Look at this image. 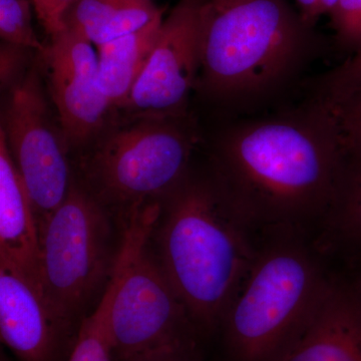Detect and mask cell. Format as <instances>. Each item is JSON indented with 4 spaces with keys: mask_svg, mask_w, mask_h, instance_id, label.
<instances>
[{
    "mask_svg": "<svg viewBox=\"0 0 361 361\" xmlns=\"http://www.w3.org/2000/svg\"><path fill=\"white\" fill-rule=\"evenodd\" d=\"M299 103L231 118L208 164L258 234L314 236L329 212L345 158L329 104L304 94Z\"/></svg>",
    "mask_w": 361,
    "mask_h": 361,
    "instance_id": "obj_1",
    "label": "cell"
},
{
    "mask_svg": "<svg viewBox=\"0 0 361 361\" xmlns=\"http://www.w3.org/2000/svg\"><path fill=\"white\" fill-rule=\"evenodd\" d=\"M196 92L231 118L289 104L329 44L289 0H199Z\"/></svg>",
    "mask_w": 361,
    "mask_h": 361,
    "instance_id": "obj_2",
    "label": "cell"
},
{
    "mask_svg": "<svg viewBox=\"0 0 361 361\" xmlns=\"http://www.w3.org/2000/svg\"><path fill=\"white\" fill-rule=\"evenodd\" d=\"M152 248L204 341L217 336L255 258L259 234L208 163L161 201Z\"/></svg>",
    "mask_w": 361,
    "mask_h": 361,
    "instance_id": "obj_3",
    "label": "cell"
},
{
    "mask_svg": "<svg viewBox=\"0 0 361 361\" xmlns=\"http://www.w3.org/2000/svg\"><path fill=\"white\" fill-rule=\"evenodd\" d=\"M334 266L300 231L259 234L255 258L217 336L222 361H281L322 302Z\"/></svg>",
    "mask_w": 361,
    "mask_h": 361,
    "instance_id": "obj_4",
    "label": "cell"
},
{
    "mask_svg": "<svg viewBox=\"0 0 361 361\" xmlns=\"http://www.w3.org/2000/svg\"><path fill=\"white\" fill-rule=\"evenodd\" d=\"M160 208L161 202H154L120 217L122 236L109 316L115 358L203 345L152 248L149 238Z\"/></svg>",
    "mask_w": 361,
    "mask_h": 361,
    "instance_id": "obj_5",
    "label": "cell"
},
{
    "mask_svg": "<svg viewBox=\"0 0 361 361\" xmlns=\"http://www.w3.org/2000/svg\"><path fill=\"white\" fill-rule=\"evenodd\" d=\"M200 137L189 115L140 118L97 139L78 180L116 215L161 202L189 174Z\"/></svg>",
    "mask_w": 361,
    "mask_h": 361,
    "instance_id": "obj_6",
    "label": "cell"
},
{
    "mask_svg": "<svg viewBox=\"0 0 361 361\" xmlns=\"http://www.w3.org/2000/svg\"><path fill=\"white\" fill-rule=\"evenodd\" d=\"M118 222L75 175L66 200L40 232V287L78 326L96 308L113 276L122 236V226L115 231Z\"/></svg>",
    "mask_w": 361,
    "mask_h": 361,
    "instance_id": "obj_7",
    "label": "cell"
},
{
    "mask_svg": "<svg viewBox=\"0 0 361 361\" xmlns=\"http://www.w3.org/2000/svg\"><path fill=\"white\" fill-rule=\"evenodd\" d=\"M9 94L0 130L25 183L40 234L73 184L70 148L61 125L54 122L37 66Z\"/></svg>",
    "mask_w": 361,
    "mask_h": 361,
    "instance_id": "obj_8",
    "label": "cell"
},
{
    "mask_svg": "<svg viewBox=\"0 0 361 361\" xmlns=\"http://www.w3.org/2000/svg\"><path fill=\"white\" fill-rule=\"evenodd\" d=\"M200 66L199 0H180L163 20L146 68L123 110L133 120L189 115Z\"/></svg>",
    "mask_w": 361,
    "mask_h": 361,
    "instance_id": "obj_9",
    "label": "cell"
},
{
    "mask_svg": "<svg viewBox=\"0 0 361 361\" xmlns=\"http://www.w3.org/2000/svg\"><path fill=\"white\" fill-rule=\"evenodd\" d=\"M42 56L68 148H82L101 133L111 110L99 85L97 51L89 39L66 28L51 37Z\"/></svg>",
    "mask_w": 361,
    "mask_h": 361,
    "instance_id": "obj_10",
    "label": "cell"
},
{
    "mask_svg": "<svg viewBox=\"0 0 361 361\" xmlns=\"http://www.w3.org/2000/svg\"><path fill=\"white\" fill-rule=\"evenodd\" d=\"M80 327L52 306L39 282L0 261V334L18 361H68Z\"/></svg>",
    "mask_w": 361,
    "mask_h": 361,
    "instance_id": "obj_11",
    "label": "cell"
},
{
    "mask_svg": "<svg viewBox=\"0 0 361 361\" xmlns=\"http://www.w3.org/2000/svg\"><path fill=\"white\" fill-rule=\"evenodd\" d=\"M281 361H361V294L336 268L310 324Z\"/></svg>",
    "mask_w": 361,
    "mask_h": 361,
    "instance_id": "obj_12",
    "label": "cell"
},
{
    "mask_svg": "<svg viewBox=\"0 0 361 361\" xmlns=\"http://www.w3.org/2000/svg\"><path fill=\"white\" fill-rule=\"evenodd\" d=\"M0 261L39 282V227L25 183L11 158L2 130H0Z\"/></svg>",
    "mask_w": 361,
    "mask_h": 361,
    "instance_id": "obj_13",
    "label": "cell"
},
{
    "mask_svg": "<svg viewBox=\"0 0 361 361\" xmlns=\"http://www.w3.org/2000/svg\"><path fill=\"white\" fill-rule=\"evenodd\" d=\"M164 13L137 32L97 47L99 85L113 109H123L158 39Z\"/></svg>",
    "mask_w": 361,
    "mask_h": 361,
    "instance_id": "obj_14",
    "label": "cell"
},
{
    "mask_svg": "<svg viewBox=\"0 0 361 361\" xmlns=\"http://www.w3.org/2000/svg\"><path fill=\"white\" fill-rule=\"evenodd\" d=\"M314 239L330 261L361 253V157L345 151L334 200Z\"/></svg>",
    "mask_w": 361,
    "mask_h": 361,
    "instance_id": "obj_15",
    "label": "cell"
},
{
    "mask_svg": "<svg viewBox=\"0 0 361 361\" xmlns=\"http://www.w3.org/2000/svg\"><path fill=\"white\" fill-rule=\"evenodd\" d=\"M164 11L152 0H73L65 25L97 47L141 30Z\"/></svg>",
    "mask_w": 361,
    "mask_h": 361,
    "instance_id": "obj_16",
    "label": "cell"
},
{
    "mask_svg": "<svg viewBox=\"0 0 361 361\" xmlns=\"http://www.w3.org/2000/svg\"><path fill=\"white\" fill-rule=\"evenodd\" d=\"M114 287L115 284L111 277L96 308L82 322L77 343L68 361L115 360V350L109 326Z\"/></svg>",
    "mask_w": 361,
    "mask_h": 361,
    "instance_id": "obj_17",
    "label": "cell"
},
{
    "mask_svg": "<svg viewBox=\"0 0 361 361\" xmlns=\"http://www.w3.org/2000/svg\"><path fill=\"white\" fill-rule=\"evenodd\" d=\"M361 87V52L343 59L331 70L311 78L306 84V92L324 103L341 101Z\"/></svg>",
    "mask_w": 361,
    "mask_h": 361,
    "instance_id": "obj_18",
    "label": "cell"
},
{
    "mask_svg": "<svg viewBox=\"0 0 361 361\" xmlns=\"http://www.w3.org/2000/svg\"><path fill=\"white\" fill-rule=\"evenodd\" d=\"M32 4V0H0V37L2 42L42 54L45 45L33 30Z\"/></svg>",
    "mask_w": 361,
    "mask_h": 361,
    "instance_id": "obj_19",
    "label": "cell"
},
{
    "mask_svg": "<svg viewBox=\"0 0 361 361\" xmlns=\"http://www.w3.org/2000/svg\"><path fill=\"white\" fill-rule=\"evenodd\" d=\"M334 32L332 47L350 58L361 52V0H339L329 14Z\"/></svg>",
    "mask_w": 361,
    "mask_h": 361,
    "instance_id": "obj_20",
    "label": "cell"
},
{
    "mask_svg": "<svg viewBox=\"0 0 361 361\" xmlns=\"http://www.w3.org/2000/svg\"><path fill=\"white\" fill-rule=\"evenodd\" d=\"M329 106L336 116L344 149L361 157V87Z\"/></svg>",
    "mask_w": 361,
    "mask_h": 361,
    "instance_id": "obj_21",
    "label": "cell"
},
{
    "mask_svg": "<svg viewBox=\"0 0 361 361\" xmlns=\"http://www.w3.org/2000/svg\"><path fill=\"white\" fill-rule=\"evenodd\" d=\"M32 49L20 45L2 42L0 49V80L1 87L11 90L25 77L30 71L28 54Z\"/></svg>",
    "mask_w": 361,
    "mask_h": 361,
    "instance_id": "obj_22",
    "label": "cell"
},
{
    "mask_svg": "<svg viewBox=\"0 0 361 361\" xmlns=\"http://www.w3.org/2000/svg\"><path fill=\"white\" fill-rule=\"evenodd\" d=\"M45 32L52 37L66 30L65 16L73 0H32Z\"/></svg>",
    "mask_w": 361,
    "mask_h": 361,
    "instance_id": "obj_23",
    "label": "cell"
},
{
    "mask_svg": "<svg viewBox=\"0 0 361 361\" xmlns=\"http://www.w3.org/2000/svg\"><path fill=\"white\" fill-rule=\"evenodd\" d=\"M114 361H207L202 346H182L115 358Z\"/></svg>",
    "mask_w": 361,
    "mask_h": 361,
    "instance_id": "obj_24",
    "label": "cell"
},
{
    "mask_svg": "<svg viewBox=\"0 0 361 361\" xmlns=\"http://www.w3.org/2000/svg\"><path fill=\"white\" fill-rule=\"evenodd\" d=\"M332 265L348 278L361 294V253L332 261Z\"/></svg>",
    "mask_w": 361,
    "mask_h": 361,
    "instance_id": "obj_25",
    "label": "cell"
},
{
    "mask_svg": "<svg viewBox=\"0 0 361 361\" xmlns=\"http://www.w3.org/2000/svg\"><path fill=\"white\" fill-rule=\"evenodd\" d=\"M296 8L308 25L316 26L322 18L320 14V0H294Z\"/></svg>",
    "mask_w": 361,
    "mask_h": 361,
    "instance_id": "obj_26",
    "label": "cell"
},
{
    "mask_svg": "<svg viewBox=\"0 0 361 361\" xmlns=\"http://www.w3.org/2000/svg\"><path fill=\"white\" fill-rule=\"evenodd\" d=\"M339 0H320V14L323 16H329L334 7L337 6Z\"/></svg>",
    "mask_w": 361,
    "mask_h": 361,
    "instance_id": "obj_27",
    "label": "cell"
},
{
    "mask_svg": "<svg viewBox=\"0 0 361 361\" xmlns=\"http://www.w3.org/2000/svg\"><path fill=\"white\" fill-rule=\"evenodd\" d=\"M1 361H11L7 358V356L4 355V353L1 355Z\"/></svg>",
    "mask_w": 361,
    "mask_h": 361,
    "instance_id": "obj_28",
    "label": "cell"
}]
</instances>
